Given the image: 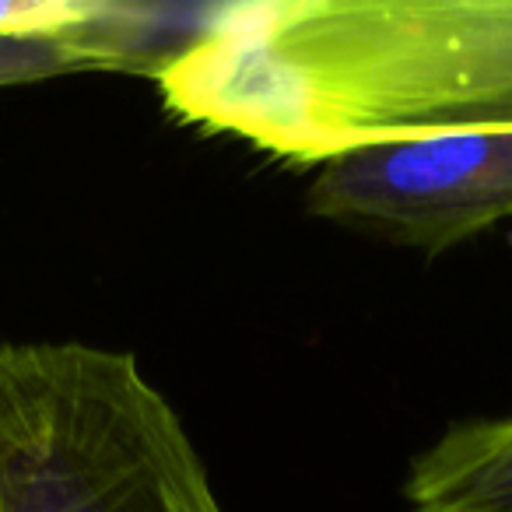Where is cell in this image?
Returning <instances> with one entry per match:
<instances>
[{
  "mask_svg": "<svg viewBox=\"0 0 512 512\" xmlns=\"http://www.w3.org/2000/svg\"><path fill=\"white\" fill-rule=\"evenodd\" d=\"M151 81L172 120L302 169L512 127V0L228 4Z\"/></svg>",
  "mask_w": 512,
  "mask_h": 512,
  "instance_id": "cell-1",
  "label": "cell"
},
{
  "mask_svg": "<svg viewBox=\"0 0 512 512\" xmlns=\"http://www.w3.org/2000/svg\"><path fill=\"white\" fill-rule=\"evenodd\" d=\"M0 512H228L130 351L0 341Z\"/></svg>",
  "mask_w": 512,
  "mask_h": 512,
  "instance_id": "cell-2",
  "label": "cell"
},
{
  "mask_svg": "<svg viewBox=\"0 0 512 512\" xmlns=\"http://www.w3.org/2000/svg\"><path fill=\"white\" fill-rule=\"evenodd\" d=\"M306 211L348 232L439 256L512 218V127L351 151L316 169Z\"/></svg>",
  "mask_w": 512,
  "mask_h": 512,
  "instance_id": "cell-3",
  "label": "cell"
},
{
  "mask_svg": "<svg viewBox=\"0 0 512 512\" xmlns=\"http://www.w3.org/2000/svg\"><path fill=\"white\" fill-rule=\"evenodd\" d=\"M204 15L123 0H0V88L99 71L155 78Z\"/></svg>",
  "mask_w": 512,
  "mask_h": 512,
  "instance_id": "cell-4",
  "label": "cell"
},
{
  "mask_svg": "<svg viewBox=\"0 0 512 512\" xmlns=\"http://www.w3.org/2000/svg\"><path fill=\"white\" fill-rule=\"evenodd\" d=\"M411 512H512V414L442 432L404 481Z\"/></svg>",
  "mask_w": 512,
  "mask_h": 512,
  "instance_id": "cell-5",
  "label": "cell"
}]
</instances>
